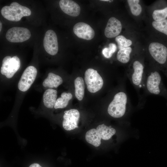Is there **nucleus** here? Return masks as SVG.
I'll list each match as a JSON object with an SVG mask.
<instances>
[{
	"mask_svg": "<svg viewBox=\"0 0 167 167\" xmlns=\"http://www.w3.org/2000/svg\"><path fill=\"white\" fill-rule=\"evenodd\" d=\"M2 15L6 19L12 21L17 22L24 16L30 15L31 10L16 2H12L10 6H4L1 9Z\"/></svg>",
	"mask_w": 167,
	"mask_h": 167,
	"instance_id": "nucleus-1",
	"label": "nucleus"
},
{
	"mask_svg": "<svg viewBox=\"0 0 167 167\" xmlns=\"http://www.w3.org/2000/svg\"><path fill=\"white\" fill-rule=\"evenodd\" d=\"M127 101V96L124 92H120L115 94L108 108L109 114L114 118L122 117L125 112Z\"/></svg>",
	"mask_w": 167,
	"mask_h": 167,
	"instance_id": "nucleus-2",
	"label": "nucleus"
},
{
	"mask_svg": "<svg viewBox=\"0 0 167 167\" xmlns=\"http://www.w3.org/2000/svg\"><path fill=\"white\" fill-rule=\"evenodd\" d=\"M84 80L89 92L95 93L100 90L103 85V80L97 71L87 69L84 74Z\"/></svg>",
	"mask_w": 167,
	"mask_h": 167,
	"instance_id": "nucleus-3",
	"label": "nucleus"
},
{
	"mask_svg": "<svg viewBox=\"0 0 167 167\" xmlns=\"http://www.w3.org/2000/svg\"><path fill=\"white\" fill-rule=\"evenodd\" d=\"M20 65L19 59L17 56H6L2 61L0 72L7 78H12L19 69Z\"/></svg>",
	"mask_w": 167,
	"mask_h": 167,
	"instance_id": "nucleus-4",
	"label": "nucleus"
},
{
	"mask_svg": "<svg viewBox=\"0 0 167 167\" xmlns=\"http://www.w3.org/2000/svg\"><path fill=\"white\" fill-rule=\"evenodd\" d=\"M31 36L28 28L21 27H13L9 29L6 35V39L11 42H22L29 39Z\"/></svg>",
	"mask_w": 167,
	"mask_h": 167,
	"instance_id": "nucleus-5",
	"label": "nucleus"
},
{
	"mask_svg": "<svg viewBox=\"0 0 167 167\" xmlns=\"http://www.w3.org/2000/svg\"><path fill=\"white\" fill-rule=\"evenodd\" d=\"M37 70L33 66H29L24 71L18 84V88L21 91L25 92L30 87L36 78Z\"/></svg>",
	"mask_w": 167,
	"mask_h": 167,
	"instance_id": "nucleus-6",
	"label": "nucleus"
},
{
	"mask_svg": "<svg viewBox=\"0 0 167 167\" xmlns=\"http://www.w3.org/2000/svg\"><path fill=\"white\" fill-rule=\"evenodd\" d=\"M79 117V112L76 109H71L65 111L63 116V128L66 131H71L78 128Z\"/></svg>",
	"mask_w": 167,
	"mask_h": 167,
	"instance_id": "nucleus-7",
	"label": "nucleus"
},
{
	"mask_svg": "<svg viewBox=\"0 0 167 167\" xmlns=\"http://www.w3.org/2000/svg\"><path fill=\"white\" fill-rule=\"evenodd\" d=\"M43 46L46 51L51 55H55L58 53V39L57 35L53 30H49L45 32L43 40Z\"/></svg>",
	"mask_w": 167,
	"mask_h": 167,
	"instance_id": "nucleus-8",
	"label": "nucleus"
},
{
	"mask_svg": "<svg viewBox=\"0 0 167 167\" xmlns=\"http://www.w3.org/2000/svg\"><path fill=\"white\" fill-rule=\"evenodd\" d=\"M149 53L153 58L159 63H164L167 58V48L163 44L157 42L151 43L149 46Z\"/></svg>",
	"mask_w": 167,
	"mask_h": 167,
	"instance_id": "nucleus-9",
	"label": "nucleus"
},
{
	"mask_svg": "<svg viewBox=\"0 0 167 167\" xmlns=\"http://www.w3.org/2000/svg\"><path fill=\"white\" fill-rule=\"evenodd\" d=\"M73 31L79 38L87 40L92 39L95 34V32L91 27L83 22L76 24L73 27Z\"/></svg>",
	"mask_w": 167,
	"mask_h": 167,
	"instance_id": "nucleus-10",
	"label": "nucleus"
},
{
	"mask_svg": "<svg viewBox=\"0 0 167 167\" xmlns=\"http://www.w3.org/2000/svg\"><path fill=\"white\" fill-rule=\"evenodd\" d=\"M122 29L120 21L114 17H111L107 23L105 30V35L108 38L114 37L120 34Z\"/></svg>",
	"mask_w": 167,
	"mask_h": 167,
	"instance_id": "nucleus-11",
	"label": "nucleus"
},
{
	"mask_svg": "<svg viewBox=\"0 0 167 167\" xmlns=\"http://www.w3.org/2000/svg\"><path fill=\"white\" fill-rule=\"evenodd\" d=\"M59 5L65 14L73 17L78 16L80 12L79 6L75 2L71 0H61Z\"/></svg>",
	"mask_w": 167,
	"mask_h": 167,
	"instance_id": "nucleus-12",
	"label": "nucleus"
},
{
	"mask_svg": "<svg viewBox=\"0 0 167 167\" xmlns=\"http://www.w3.org/2000/svg\"><path fill=\"white\" fill-rule=\"evenodd\" d=\"M161 81V77L157 71L151 72L148 77L147 81V87L151 93L157 95L160 92L159 85Z\"/></svg>",
	"mask_w": 167,
	"mask_h": 167,
	"instance_id": "nucleus-13",
	"label": "nucleus"
},
{
	"mask_svg": "<svg viewBox=\"0 0 167 167\" xmlns=\"http://www.w3.org/2000/svg\"><path fill=\"white\" fill-rule=\"evenodd\" d=\"M57 91L52 89L46 90L43 95V100L45 106L49 108L54 107L57 97Z\"/></svg>",
	"mask_w": 167,
	"mask_h": 167,
	"instance_id": "nucleus-14",
	"label": "nucleus"
},
{
	"mask_svg": "<svg viewBox=\"0 0 167 167\" xmlns=\"http://www.w3.org/2000/svg\"><path fill=\"white\" fill-rule=\"evenodd\" d=\"M62 78L52 72L49 73L47 77L44 80L42 85L45 87L56 88L62 83Z\"/></svg>",
	"mask_w": 167,
	"mask_h": 167,
	"instance_id": "nucleus-15",
	"label": "nucleus"
},
{
	"mask_svg": "<svg viewBox=\"0 0 167 167\" xmlns=\"http://www.w3.org/2000/svg\"><path fill=\"white\" fill-rule=\"evenodd\" d=\"M133 67L134 71L132 76V81L134 84L138 86L141 82L143 66L139 62L135 61L133 63Z\"/></svg>",
	"mask_w": 167,
	"mask_h": 167,
	"instance_id": "nucleus-16",
	"label": "nucleus"
},
{
	"mask_svg": "<svg viewBox=\"0 0 167 167\" xmlns=\"http://www.w3.org/2000/svg\"><path fill=\"white\" fill-rule=\"evenodd\" d=\"M101 139L96 129H92L86 133V141L95 147H98L100 145Z\"/></svg>",
	"mask_w": 167,
	"mask_h": 167,
	"instance_id": "nucleus-17",
	"label": "nucleus"
},
{
	"mask_svg": "<svg viewBox=\"0 0 167 167\" xmlns=\"http://www.w3.org/2000/svg\"><path fill=\"white\" fill-rule=\"evenodd\" d=\"M96 129L101 138L104 140L110 139L116 133L115 130L111 126H108L104 124L98 126Z\"/></svg>",
	"mask_w": 167,
	"mask_h": 167,
	"instance_id": "nucleus-18",
	"label": "nucleus"
},
{
	"mask_svg": "<svg viewBox=\"0 0 167 167\" xmlns=\"http://www.w3.org/2000/svg\"><path fill=\"white\" fill-rule=\"evenodd\" d=\"M75 87V95L77 99L82 100L84 96V84L82 78L78 77L74 80Z\"/></svg>",
	"mask_w": 167,
	"mask_h": 167,
	"instance_id": "nucleus-19",
	"label": "nucleus"
},
{
	"mask_svg": "<svg viewBox=\"0 0 167 167\" xmlns=\"http://www.w3.org/2000/svg\"><path fill=\"white\" fill-rule=\"evenodd\" d=\"M72 94L70 92H63L61 94V97L56 100L54 108L55 109H62L66 107L70 100L71 99Z\"/></svg>",
	"mask_w": 167,
	"mask_h": 167,
	"instance_id": "nucleus-20",
	"label": "nucleus"
},
{
	"mask_svg": "<svg viewBox=\"0 0 167 167\" xmlns=\"http://www.w3.org/2000/svg\"><path fill=\"white\" fill-rule=\"evenodd\" d=\"M132 49L128 47L120 49L117 54V58L120 62L126 63L128 62L130 59V54Z\"/></svg>",
	"mask_w": 167,
	"mask_h": 167,
	"instance_id": "nucleus-21",
	"label": "nucleus"
},
{
	"mask_svg": "<svg viewBox=\"0 0 167 167\" xmlns=\"http://www.w3.org/2000/svg\"><path fill=\"white\" fill-rule=\"evenodd\" d=\"M132 14L135 16L139 15L142 11V7L139 4V0H128L127 1Z\"/></svg>",
	"mask_w": 167,
	"mask_h": 167,
	"instance_id": "nucleus-22",
	"label": "nucleus"
},
{
	"mask_svg": "<svg viewBox=\"0 0 167 167\" xmlns=\"http://www.w3.org/2000/svg\"><path fill=\"white\" fill-rule=\"evenodd\" d=\"M115 40L117 43L119 50L128 47L132 44V41L131 40L127 39L122 35L117 36L115 38Z\"/></svg>",
	"mask_w": 167,
	"mask_h": 167,
	"instance_id": "nucleus-23",
	"label": "nucleus"
},
{
	"mask_svg": "<svg viewBox=\"0 0 167 167\" xmlns=\"http://www.w3.org/2000/svg\"><path fill=\"white\" fill-rule=\"evenodd\" d=\"M152 17L156 21H160L166 19L167 17V7L162 10L154 11Z\"/></svg>",
	"mask_w": 167,
	"mask_h": 167,
	"instance_id": "nucleus-24",
	"label": "nucleus"
},
{
	"mask_svg": "<svg viewBox=\"0 0 167 167\" xmlns=\"http://www.w3.org/2000/svg\"><path fill=\"white\" fill-rule=\"evenodd\" d=\"M152 25L156 30L167 35V19L160 21H154Z\"/></svg>",
	"mask_w": 167,
	"mask_h": 167,
	"instance_id": "nucleus-25",
	"label": "nucleus"
},
{
	"mask_svg": "<svg viewBox=\"0 0 167 167\" xmlns=\"http://www.w3.org/2000/svg\"><path fill=\"white\" fill-rule=\"evenodd\" d=\"M116 49V45L115 44L110 43L109 44L108 47L102 49V53L105 57L109 58L112 57Z\"/></svg>",
	"mask_w": 167,
	"mask_h": 167,
	"instance_id": "nucleus-26",
	"label": "nucleus"
},
{
	"mask_svg": "<svg viewBox=\"0 0 167 167\" xmlns=\"http://www.w3.org/2000/svg\"><path fill=\"white\" fill-rule=\"evenodd\" d=\"M29 167H42L38 164L34 163L32 164Z\"/></svg>",
	"mask_w": 167,
	"mask_h": 167,
	"instance_id": "nucleus-27",
	"label": "nucleus"
},
{
	"mask_svg": "<svg viewBox=\"0 0 167 167\" xmlns=\"http://www.w3.org/2000/svg\"><path fill=\"white\" fill-rule=\"evenodd\" d=\"M2 28V24L1 22H0V32L1 31Z\"/></svg>",
	"mask_w": 167,
	"mask_h": 167,
	"instance_id": "nucleus-28",
	"label": "nucleus"
},
{
	"mask_svg": "<svg viewBox=\"0 0 167 167\" xmlns=\"http://www.w3.org/2000/svg\"><path fill=\"white\" fill-rule=\"evenodd\" d=\"M101 1H107V2L109 1V0H101Z\"/></svg>",
	"mask_w": 167,
	"mask_h": 167,
	"instance_id": "nucleus-29",
	"label": "nucleus"
}]
</instances>
